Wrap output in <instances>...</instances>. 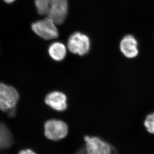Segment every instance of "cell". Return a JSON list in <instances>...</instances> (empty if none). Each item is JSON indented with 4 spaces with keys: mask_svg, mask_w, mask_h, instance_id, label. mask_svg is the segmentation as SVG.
<instances>
[{
    "mask_svg": "<svg viewBox=\"0 0 154 154\" xmlns=\"http://www.w3.org/2000/svg\"><path fill=\"white\" fill-rule=\"evenodd\" d=\"M57 25L49 17H45L32 23V29L35 34L45 40H51L58 38L59 35Z\"/></svg>",
    "mask_w": 154,
    "mask_h": 154,
    "instance_id": "6da1fadb",
    "label": "cell"
},
{
    "mask_svg": "<svg viewBox=\"0 0 154 154\" xmlns=\"http://www.w3.org/2000/svg\"><path fill=\"white\" fill-rule=\"evenodd\" d=\"M17 90L12 86L0 82V109L4 112L14 110L19 100Z\"/></svg>",
    "mask_w": 154,
    "mask_h": 154,
    "instance_id": "7a4b0ae2",
    "label": "cell"
},
{
    "mask_svg": "<svg viewBox=\"0 0 154 154\" xmlns=\"http://www.w3.org/2000/svg\"><path fill=\"white\" fill-rule=\"evenodd\" d=\"M90 38L87 35L82 32H75L69 38L67 48L72 54L82 56L89 51L90 49Z\"/></svg>",
    "mask_w": 154,
    "mask_h": 154,
    "instance_id": "3957f363",
    "label": "cell"
},
{
    "mask_svg": "<svg viewBox=\"0 0 154 154\" xmlns=\"http://www.w3.org/2000/svg\"><path fill=\"white\" fill-rule=\"evenodd\" d=\"M45 135L48 139L58 141L67 136L69 128L63 121L51 119L47 121L44 125Z\"/></svg>",
    "mask_w": 154,
    "mask_h": 154,
    "instance_id": "277c9868",
    "label": "cell"
},
{
    "mask_svg": "<svg viewBox=\"0 0 154 154\" xmlns=\"http://www.w3.org/2000/svg\"><path fill=\"white\" fill-rule=\"evenodd\" d=\"M67 0H51L48 17L55 24L60 25L66 20L68 12Z\"/></svg>",
    "mask_w": 154,
    "mask_h": 154,
    "instance_id": "5b68a950",
    "label": "cell"
},
{
    "mask_svg": "<svg viewBox=\"0 0 154 154\" xmlns=\"http://www.w3.org/2000/svg\"><path fill=\"white\" fill-rule=\"evenodd\" d=\"M85 154H112V147L110 144L99 137H85Z\"/></svg>",
    "mask_w": 154,
    "mask_h": 154,
    "instance_id": "8992f818",
    "label": "cell"
},
{
    "mask_svg": "<svg viewBox=\"0 0 154 154\" xmlns=\"http://www.w3.org/2000/svg\"><path fill=\"white\" fill-rule=\"evenodd\" d=\"M67 97L62 92L52 91L45 98V103L52 109L57 111H63L67 107Z\"/></svg>",
    "mask_w": 154,
    "mask_h": 154,
    "instance_id": "52a82bcc",
    "label": "cell"
},
{
    "mask_svg": "<svg viewBox=\"0 0 154 154\" xmlns=\"http://www.w3.org/2000/svg\"><path fill=\"white\" fill-rule=\"evenodd\" d=\"M138 42L133 35H125L120 43V49L125 57L128 58H135L139 54Z\"/></svg>",
    "mask_w": 154,
    "mask_h": 154,
    "instance_id": "ba28073f",
    "label": "cell"
},
{
    "mask_svg": "<svg viewBox=\"0 0 154 154\" xmlns=\"http://www.w3.org/2000/svg\"><path fill=\"white\" fill-rule=\"evenodd\" d=\"M67 53L66 45L61 42H54L48 48V54L51 58L55 61H60L64 60Z\"/></svg>",
    "mask_w": 154,
    "mask_h": 154,
    "instance_id": "9c48e42d",
    "label": "cell"
},
{
    "mask_svg": "<svg viewBox=\"0 0 154 154\" xmlns=\"http://www.w3.org/2000/svg\"><path fill=\"white\" fill-rule=\"evenodd\" d=\"M11 136L6 126L0 124V148L9 146L11 143Z\"/></svg>",
    "mask_w": 154,
    "mask_h": 154,
    "instance_id": "30bf717a",
    "label": "cell"
},
{
    "mask_svg": "<svg viewBox=\"0 0 154 154\" xmlns=\"http://www.w3.org/2000/svg\"><path fill=\"white\" fill-rule=\"evenodd\" d=\"M51 3V0H35L36 11L42 16L48 15Z\"/></svg>",
    "mask_w": 154,
    "mask_h": 154,
    "instance_id": "8fae6325",
    "label": "cell"
},
{
    "mask_svg": "<svg viewBox=\"0 0 154 154\" xmlns=\"http://www.w3.org/2000/svg\"><path fill=\"white\" fill-rule=\"evenodd\" d=\"M144 126L149 133L154 134V112L147 115L144 121Z\"/></svg>",
    "mask_w": 154,
    "mask_h": 154,
    "instance_id": "7c38bea8",
    "label": "cell"
},
{
    "mask_svg": "<svg viewBox=\"0 0 154 154\" xmlns=\"http://www.w3.org/2000/svg\"><path fill=\"white\" fill-rule=\"evenodd\" d=\"M19 154H36L34 151L31 149H25L20 151Z\"/></svg>",
    "mask_w": 154,
    "mask_h": 154,
    "instance_id": "4fadbf2b",
    "label": "cell"
},
{
    "mask_svg": "<svg viewBox=\"0 0 154 154\" xmlns=\"http://www.w3.org/2000/svg\"><path fill=\"white\" fill-rule=\"evenodd\" d=\"M3 1L8 4H11V3H13L15 0H3Z\"/></svg>",
    "mask_w": 154,
    "mask_h": 154,
    "instance_id": "5bb4252c",
    "label": "cell"
},
{
    "mask_svg": "<svg viewBox=\"0 0 154 154\" xmlns=\"http://www.w3.org/2000/svg\"><path fill=\"white\" fill-rule=\"evenodd\" d=\"M114 153H115V152H114V151H113V154H114ZM85 154V150L83 149V150H81L80 152H79V153H78V154Z\"/></svg>",
    "mask_w": 154,
    "mask_h": 154,
    "instance_id": "9a60e30c",
    "label": "cell"
}]
</instances>
